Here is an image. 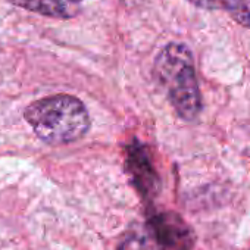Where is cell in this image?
I'll return each instance as SVG.
<instances>
[{"label":"cell","instance_id":"cell-1","mask_svg":"<svg viewBox=\"0 0 250 250\" xmlns=\"http://www.w3.org/2000/svg\"><path fill=\"white\" fill-rule=\"evenodd\" d=\"M153 77L183 121L191 122L199 118L203 106L202 93L193 53L186 44H167L155 59Z\"/></svg>","mask_w":250,"mask_h":250},{"label":"cell","instance_id":"cell-2","mask_svg":"<svg viewBox=\"0 0 250 250\" xmlns=\"http://www.w3.org/2000/svg\"><path fill=\"white\" fill-rule=\"evenodd\" d=\"M24 118L36 136L52 146L81 140L91 125L85 104L71 94H55L39 99L28 104Z\"/></svg>","mask_w":250,"mask_h":250},{"label":"cell","instance_id":"cell-3","mask_svg":"<svg viewBox=\"0 0 250 250\" xmlns=\"http://www.w3.org/2000/svg\"><path fill=\"white\" fill-rule=\"evenodd\" d=\"M159 250H193L196 244V232L190 224L177 212H156L147 219Z\"/></svg>","mask_w":250,"mask_h":250},{"label":"cell","instance_id":"cell-4","mask_svg":"<svg viewBox=\"0 0 250 250\" xmlns=\"http://www.w3.org/2000/svg\"><path fill=\"white\" fill-rule=\"evenodd\" d=\"M125 169L142 199L150 200L159 194L162 187L161 177L152 162L147 147L136 139L125 147Z\"/></svg>","mask_w":250,"mask_h":250},{"label":"cell","instance_id":"cell-5","mask_svg":"<svg viewBox=\"0 0 250 250\" xmlns=\"http://www.w3.org/2000/svg\"><path fill=\"white\" fill-rule=\"evenodd\" d=\"M11 2L27 11L58 20L72 18L80 12V6L77 3L63 2V0H11Z\"/></svg>","mask_w":250,"mask_h":250},{"label":"cell","instance_id":"cell-6","mask_svg":"<svg viewBox=\"0 0 250 250\" xmlns=\"http://www.w3.org/2000/svg\"><path fill=\"white\" fill-rule=\"evenodd\" d=\"M202 9L225 11L237 24L250 28V0H188Z\"/></svg>","mask_w":250,"mask_h":250},{"label":"cell","instance_id":"cell-7","mask_svg":"<svg viewBox=\"0 0 250 250\" xmlns=\"http://www.w3.org/2000/svg\"><path fill=\"white\" fill-rule=\"evenodd\" d=\"M118 250H159L147 225L130 229L118 244Z\"/></svg>","mask_w":250,"mask_h":250},{"label":"cell","instance_id":"cell-8","mask_svg":"<svg viewBox=\"0 0 250 250\" xmlns=\"http://www.w3.org/2000/svg\"><path fill=\"white\" fill-rule=\"evenodd\" d=\"M63 2H69V3H80V2H83V0H63Z\"/></svg>","mask_w":250,"mask_h":250}]
</instances>
